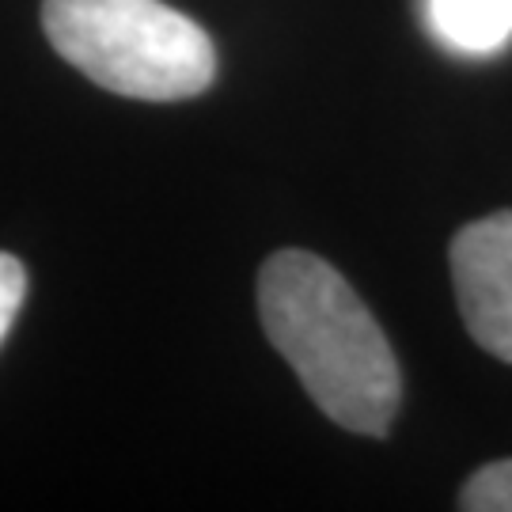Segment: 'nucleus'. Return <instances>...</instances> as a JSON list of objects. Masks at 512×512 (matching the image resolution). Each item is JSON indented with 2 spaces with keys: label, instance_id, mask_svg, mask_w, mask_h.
<instances>
[{
  "label": "nucleus",
  "instance_id": "f257e3e1",
  "mask_svg": "<svg viewBox=\"0 0 512 512\" xmlns=\"http://www.w3.org/2000/svg\"><path fill=\"white\" fill-rule=\"evenodd\" d=\"M258 311L311 403L349 433L384 437L399 414L403 372L346 277L319 255L277 251L258 274Z\"/></svg>",
  "mask_w": 512,
  "mask_h": 512
},
{
  "label": "nucleus",
  "instance_id": "f03ea898",
  "mask_svg": "<svg viewBox=\"0 0 512 512\" xmlns=\"http://www.w3.org/2000/svg\"><path fill=\"white\" fill-rule=\"evenodd\" d=\"M42 27L57 54L114 95L171 103L217 76L209 35L160 0H46Z\"/></svg>",
  "mask_w": 512,
  "mask_h": 512
},
{
  "label": "nucleus",
  "instance_id": "7ed1b4c3",
  "mask_svg": "<svg viewBox=\"0 0 512 512\" xmlns=\"http://www.w3.org/2000/svg\"><path fill=\"white\" fill-rule=\"evenodd\" d=\"M452 281L471 338L512 365V209L459 228L452 239Z\"/></svg>",
  "mask_w": 512,
  "mask_h": 512
},
{
  "label": "nucleus",
  "instance_id": "20e7f679",
  "mask_svg": "<svg viewBox=\"0 0 512 512\" xmlns=\"http://www.w3.org/2000/svg\"><path fill=\"white\" fill-rule=\"evenodd\" d=\"M425 27L452 54H497L512 42V0H425Z\"/></svg>",
  "mask_w": 512,
  "mask_h": 512
},
{
  "label": "nucleus",
  "instance_id": "39448f33",
  "mask_svg": "<svg viewBox=\"0 0 512 512\" xmlns=\"http://www.w3.org/2000/svg\"><path fill=\"white\" fill-rule=\"evenodd\" d=\"M459 505L471 512H512V459L486 463L463 486Z\"/></svg>",
  "mask_w": 512,
  "mask_h": 512
},
{
  "label": "nucleus",
  "instance_id": "423d86ee",
  "mask_svg": "<svg viewBox=\"0 0 512 512\" xmlns=\"http://www.w3.org/2000/svg\"><path fill=\"white\" fill-rule=\"evenodd\" d=\"M23 296H27V270L19 266V258L0 251V342L8 338V330L16 323Z\"/></svg>",
  "mask_w": 512,
  "mask_h": 512
}]
</instances>
